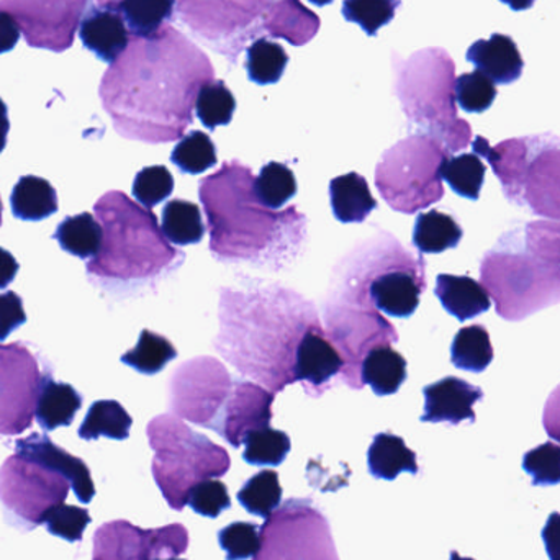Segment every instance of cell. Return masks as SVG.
<instances>
[{
  "mask_svg": "<svg viewBox=\"0 0 560 560\" xmlns=\"http://www.w3.org/2000/svg\"><path fill=\"white\" fill-rule=\"evenodd\" d=\"M238 502L252 515L268 520L282 502V487L278 472L261 470L256 474L240 490Z\"/></svg>",
  "mask_w": 560,
  "mask_h": 560,
  "instance_id": "obj_36",
  "label": "cell"
},
{
  "mask_svg": "<svg viewBox=\"0 0 560 560\" xmlns=\"http://www.w3.org/2000/svg\"><path fill=\"white\" fill-rule=\"evenodd\" d=\"M26 322L22 299L15 292L0 293V341Z\"/></svg>",
  "mask_w": 560,
  "mask_h": 560,
  "instance_id": "obj_48",
  "label": "cell"
},
{
  "mask_svg": "<svg viewBox=\"0 0 560 560\" xmlns=\"http://www.w3.org/2000/svg\"><path fill=\"white\" fill-rule=\"evenodd\" d=\"M497 84L492 79L487 78L483 72L476 69L474 72H466L456 79V102L463 110L469 114H482L489 110L495 102Z\"/></svg>",
  "mask_w": 560,
  "mask_h": 560,
  "instance_id": "obj_41",
  "label": "cell"
},
{
  "mask_svg": "<svg viewBox=\"0 0 560 560\" xmlns=\"http://www.w3.org/2000/svg\"><path fill=\"white\" fill-rule=\"evenodd\" d=\"M483 287L493 296L497 313L509 322L560 302V266L533 255L516 232L506 233L500 245L482 259Z\"/></svg>",
  "mask_w": 560,
  "mask_h": 560,
  "instance_id": "obj_3",
  "label": "cell"
},
{
  "mask_svg": "<svg viewBox=\"0 0 560 560\" xmlns=\"http://www.w3.org/2000/svg\"><path fill=\"white\" fill-rule=\"evenodd\" d=\"M463 235V229L453 217L431 210L418 215L415 222L413 245L424 255H441L447 249L456 248Z\"/></svg>",
  "mask_w": 560,
  "mask_h": 560,
  "instance_id": "obj_27",
  "label": "cell"
},
{
  "mask_svg": "<svg viewBox=\"0 0 560 560\" xmlns=\"http://www.w3.org/2000/svg\"><path fill=\"white\" fill-rule=\"evenodd\" d=\"M48 377L28 346L0 345V436H19L32 427Z\"/></svg>",
  "mask_w": 560,
  "mask_h": 560,
  "instance_id": "obj_9",
  "label": "cell"
},
{
  "mask_svg": "<svg viewBox=\"0 0 560 560\" xmlns=\"http://www.w3.org/2000/svg\"><path fill=\"white\" fill-rule=\"evenodd\" d=\"M19 262L7 249L0 248V290L9 287L16 278Z\"/></svg>",
  "mask_w": 560,
  "mask_h": 560,
  "instance_id": "obj_52",
  "label": "cell"
},
{
  "mask_svg": "<svg viewBox=\"0 0 560 560\" xmlns=\"http://www.w3.org/2000/svg\"><path fill=\"white\" fill-rule=\"evenodd\" d=\"M466 58L500 85L518 81L525 69V61L515 39L502 33H495L489 39H479L470 45Z\"/></svg>",
  "mask_w": 560,
  "mask_h": 560,
  "instance_id": "obj_16",
  "label": "cell"
},
{
  "mask_svg": "<svg viewBox=\"0 0 560 560\" xmlns=\"http://www.w3.org/2000/svg\"><path fill=\"white\" fill-rule=\"evenodd\" d=\"M15 453L35 457L58 472L65 474L79 502L91 503L94 499V480H92L91 470L85 466L84 460L72 456L68 451L52 443L46 434L33 433L28 438L16 441Z\"/></svg>",
  "mask_w": 560,
  "mask_h": 560,
  "instance_id": "obj_14",
  "label": "cell"
},
{
  "mask_svg": "<svg viewBox=\"0 0 560 560\" xmlns=\"http://www.w3.org/2000/svg\"><path fill=\"white\" fill-rule=\"evenodd\" d=\"M131 420L128 411L115 400H98L92 404L79 428V438L84 441L108 440L124 441L130 436Z\"/></svg>",
  "mask_w": 560,
  "mask_h": 560,
  "instance_id": "obj_28",
  "label": "cell"
},
{
  "mask_svg": "<svg viewBox=\"0 0 560 560\" xmlns=\"http://www.w3.org/2000/svg\"><path fill=\"white\" fill-rule=\"evenodd\" d=\"M95 2L101 7H117L121 0H95Z\"/></svg>",
  "mask_w": 560,
  "mask_h": 560,
  "instance_id": "obj_55",
  "label": "cell"
},
{
  "mask_svg": "<svg viewBox=\"0 0 560 560\" xmlns=\"http://www.w3.org/2000/svg\"><path fill=\"white\" fill-rule=\"evenodd\" d=\"M104 229L101 253L88 262L89 278L127 280L148 275L154 261V219L121 192H108L94 207Z\"/></svg>",
  "mask_w": 560,
  "mask_h": 560,
  "instance_id": "obj_5",
  "label": "cell"
},
{
  "mask_svg": "<svg viewBox=\"0 0 560 560\" xmlns=\"http://www.w3.org/2000/svg\"><path fill=\"white\" fill-rule=\"evenodd\" d=\"M89 0H0V13L15 20L32 48L62 52L71 48Z\"/></svg>",
  "mask_w": 560,
  "mask_h": 560,
  "instance_id": "obj_10",
  "label": "cell"
},
{
  "mask_svg": "<svg viewBox=\"0 0 560 560\" xmlns=\"http://www.w3.org/2000/svg\"><path fill=\"white\" fill-rule=\"evenodd\" d=\"M79 36L85 48L108 65L127 49L131 38L130 30L117 7H101L97 3L85 12L79 26Z\"/></svg>",
  "mask_w": 560,
  "mask_h": 560,
  "instance_id": "obj_15",
  "label": "cell"
},
{
  "mask_svg": "<svg viewBox=\"0 0 560 560\" xmlns=\"http://www.w3.org/2000/svg\"><path fill=\"white\" fill-rule=\"evenodd\" d=\"M177 358V349L164 336L150 329H143L137 346L121 355V362L144 375H154L163 371L171 361Z\"/></svg>",
  "mask_w": 560,
  "mask_h": 560,
  "instance_id": "obj_32",
  "label": "cell"
},
{
  "mask_svg": "<svg viewBox=\"0 0 560 560\" xmlns=\"http://www.w3.org/2000/svg\"><path fill=\"white\" fill-rule=\"evenodd\" d=\"M500 2L506 3L515 12H525L535 5L536 0H500Z\"/></svg>",
  "mask_w": 560,
  "mask_h": 560,
  "instance_id": "obj_54",
  "label": "cell"
},
{
  "mask_svg": "<svg viewBox=\"0 0 560 560\" xmlns=\"http://www.w3.org/2000/svg\"><path fill=\"white\" fill-rule=\"evenodd\" d=\"M423 285H418L407 272H388L372 282L371 296L375 306L395 318H407L417 312Z\"/></svg>",
  "mask_w": 560,
  "mask_h": 560,
  "instance_id": "obj_20",
  "label": "cell"
},
{
  "mask_svg": "<svg viewBox=\"0 0 560 560\" xmlns=\"http://www.w3.org/2000/svg\"><path fill=\"white\" fill-rule=\"evenodd\" d=\"M174 192V177L170 170L164 166L144 167L137 174L133 180V197L147 207L160 206L164 200L170 199Z\"/></svg>",
  "mask_w": 560,
  "mask_h": 560,
  "instance_id": "obj_42",
  "label": "cell"
},
{
  "mask_svg": "<svg viewBox=\"0 0 560 560\" xmlns=\"http://www.w3.org/2000/svg\"><path fill=\"white\" fill-rule=\"evenodd\" d=\"M271 5L272 0H176V12L199 42L236 65L246 46L265 33Z\"/></svg>",
  "mask_w": 560,
  "mask_h": 560,
  "instance_id": "obj_6",
  "label": "cell"
},
{
  "mask_svg": "<svg viewBox=\"0 0 560 560\" xmlns=\"http://www.w3.org/2000/svg\"><path fill=\"white\" fill-rule=\"evenodd\" d=\"M246 71L249 81L259 85L276 84L285 71L289 55L279 43L258 38L246 48Z\"/></svg>",
  "mask_w": 560,
  "mask_h": 560,
  "instance_id": "obj_34",
  "label": "cell"
},
{
  "mask_svg": "<svg viewBox=\"0 0 560 560\" xmlns=\"http://www.w3.org/2000/svg\"><path fill=\"white\" fill-rule=\"evenodd\" d=\"M401 0H345L342 15L361 26L369 36L377 35L382 26L394 20Z\"/></svg>",
  "mask_w": 560,
  "mask_h": 560,
  "instance_id": "obj_40",
  "label": "cell"
},
{
  "mask_svg": "<svg viewBox=\"0 0 560 560\" xmlns=\"http://www.w3.org/2000/svg\"><path fill=\"white\" fill-rule=\"evenodd\" d=\"M235 110V95L226 88L225 82L215 79L200 89L196 101V114L203 127L215 130L217 127L229 125Z\"/></svg>",
  "mask_w": 560,
  "mask_h": 560,
  "instance_id": "obj_37",
  "label": "cell"
},
{
  "mask_svg": "<svg viewBox=\"0 0 560 560\" xmlns=\"http://www.w3.org/2000/svg\"><path fill=\"white\" fill-rule=\"evenodd\" d=\"M342 368L341 355L315 332H306L296 349L295 378L312 385H323Z\"/></svg>",
  "mask_w": 560,
  "mask_h": 560,
  "instance_id": "obj_22",
  "label": "cell"
},
{
  "mask_svg": "<svg viewBox=\"0 0 560 560\" xmlns=\"http://www.w3.org/2000/svg\"><path fill=\"white\" fill-rule=\"evenodd\" d=\"M549 559L560 560V513H552L541 533Z\"/></svg>",
  "mask_w": 560,
  "mask_h": 560,
  "instance_id": "obj_50",
  "label": "cell"
},
{
  "mask_svg": "<svg viewBox=\"0 0 560 560\" xmlns=\"http://www.w3.org/2000/svg\"><path fill=\"white\" fill-rule=\"evenodd\" d=\"M164 236L177 246L197 245L206 235L202 212L196 203L171 200L163 209Z\"/></svg>",
  "mask_w": 560,
  "mask_h": 560,
  "instance_id": "obj_31",
  "label": "cell"
},
{
  "mask_svg": "<svg viewBox=\"0 0 560 560\" xmlns=\"http://www.w3.org/2000/svg\"><path fill=\"white\" fill-rule=\"evenodd\" d=\"M219 542L226 552V559L248 560L261 549V533L253 523H233L219 533Z\"/></svg>",
  "mask_w": 560,
  "mask_h": 560,
  "instance_id": "obj_43",
  "label": "cell"
},
{
  "mask_svg": "<svg viewBox=\"0 0 560 560\" xmlns=\"http://www.w3.org/2000/svg\"><path fill=\"white\" fill-rule=\"evenodd\" d=\"M368 466L375 479L387 482L397 479L401 472L411 476L418 474L417 454L407 447L400 436L390 433H381L374 438L368 451Z\"/></svg>",
  "mask_w": 560,
  "mask_h": 560,
  "instance_id": "obj_21",
  "label": "cell"
},
{
  "mask_svg": "<svg viewBox=\"0 0 560 560\" xmlns=\"http://www.w3.org/2000/svg\"><path fill=\"white\" fill-rule=\"evenodd\" d=\"M52 238L68 255L79 259H92L101 253L104 229L94 215L84 212L62 220Z\"/></svg>",
  "mask_w": 560,
  "mask_h": 560,
  "instance_id": "obj_26",
  "label": "cell"
},
{
  "mask_svg": "<svg viewBox=\"0 0 560 560\" xmlns=\"http://www.w3.org/2000/svg\"><path fill=\"white\" fill-rule=\"evenodd\" d=\"M332 213L341 223H361L377 209L368 180L358 173L345 174L329 183Z\"/></svg>",
  "mask_w": 560,
  "mask_h": 560,
  "instance_id": "obj_19",
  "label": "cell"
},
{
  "mask_svg": "<svg viewBox=\"0 0 560 560\" xmlns=\"http://www.w3.org/2000/svg\"><path fill=\"white\" fill-rule=\"evenodd\" d=\"M319 25V16L300 0H272L262 32L272 38H283L290 45L303 46L315 38Z\"/></svg>",
  "mask_w": 560,
  "mask_h": 560,
  "instance_id": "obj_17",
  "label": "cell"
},
{
  "mask_svg": "<svg viewBox=\"0 0 560 560\" xmlns=\"http://www.w3.org/2000/svg\"><path fill=\"white\" fill-rule=\"evenodd\" d=\"M89 523L91 515L88 510L61 503L45 516L43 525H46L52 536H58L65 541L78 542L81 541Z\"/></svg>",
  "mask_w": 560,
  "mask_h": 560,
  "instance_id": "obj_45",
  "label": "cell"
},
{
  "mask_svg": "<svg viewBox=\"0 0 560 560\" xmlns=\"http://www.w3.org/2000/svg\"><path fill=\"white\" fill-rule=\"evenodd\" d=\"M310 2L315 3V5L323 7L328 5V3H331L332 0H310Z\"/></svg>",
  "mask_w": 560,
  "mask_h": 560,
  "instance_id": "obj_57",
  "label": "cell"
},
{
  "mask_svg": "<svg viewBox=\"0 0 560 560\" xmlns=\"http://www.w3.org/2000/svg\"><path fill=\"white\" fill-rule=\"evenodd\" d=\"M525 245L533 255L560 266V222H532L525 229Z\"/></svg>",
  "mask_w": 560,
  "mask_h": 560,
  "instance_id": "obj_47",
  "label": "cell"
},
{
  "mask_svg": "<svg viewBox=\"0 0 560 560\" xmlns=\"http://www.w3.org/2000/svg\"><path fill=\"white\" fill-rule=\"evenodd\" d=\"M450 560H474V559L463 558V556H459V552L453 551V552H451Z\"/></svg>",
  "mask_w": 560,
  "mask_h": 560,
  "instance_id": "obj_56",
  "label": "cell"
},
{
  "mask_svg": "<svg viewBox=\"0 0 560 560\" xmlns=\"http://www.w3.org/2000/svg\"><path fill=\"white\" fill-rule=\"evenodd\" d=\"M451 361L460 371L480 374L493 361V346L489 331L480 325L459 329L451 346Z\"/></svg>",
  "mask_w": 560,
  "mask_h": 560,
  "instance_id": "obj_30",
  "label": "cell"
},
{
  "mask_svg": "<svg viewBox=\"0 0 560 560\" xmlns=\"http://www.w3.org/2000/svg\"><path fill=\"white\" fill-rule=\"evenodd\" d=\"M9 131V108H7L5 102L0 98V154H2V151L5 150Z\"/></svg>",
  "mask_w": 560,
  "mask_h": 560,
  "instance_id": "obj_53",
  "label": "cell"
},
{
  "mask_svg": "<svg viewBox=\"0 0 560 560\" xmlns=\"http://www.w3.org/2000/svg\"><path fill=\"white\" fill-rule=\"evenodd\" d=\"M423 423L459 424L476 421L474 405L482 400V388L457 377H446L423 388Z\"/></svg>",
  "mask_w": 560,
  "mask_h": 560,
  "instance_id": "obj_13",
  "label": "cell"
},
{
  "mask_svg": "<svg viewBox=\"0 0 560 560\" xmlns=\"http://www.w3.org/2000/svg\"><path fill=\"white\" fill-rule=\"evenodd\" d=\"M212 81L207 52L167 25L148 38L131 36L105 71L98 95L121 137L156 143L180 137L192 124L197 95Z\"/></svg>",
  "mask_w": 560,
  "mask_h": 560,
  "instance_id": "obj_1",
  "label": "cell"
},
{
  "mask_svg": "<svg viewBox=\"0 0 560 560\" xmlns=\"http://www.w3.org/2000/svg\"><path fill=\"white\" fill-rule=\"evenodd\" d=\"M12 215L25 222H39L58 212L55 187L38 176L20 177L10 196Z\"/></svg>",
  "mask_w": 560,
  "mask_h": 560,
  "instance_id": "obj_24",
  "label": "cell"
},
{
  "mask_svg": "<svg viewBox=\"0 0 560 560\" xmlns=\"http://www.w3.org/2000/svg\"><path fill=\"white\" fill-rule=\"evenodd\" d=\"M253 560H339L328 520L312 500H287L261 528Z\"/></svg>",
  "mask_w": 560,
  "mask_h": 560,
  "instance_id": "obj_8",
  "label": "cell"
},
{
  "mask_svg": "<svg viewBox=\"0 0 560 560\" xmlns=\"http://www.w3.org/2000/svg\"><path fill=\"white\" fill-rule=\"evenodd\" d=\"M71 483L48 464L15 453L0 467V503L10 525L32 532L55 506L66 502Z\"/></svg>",
  "mask_w": 560,
  "mask_h": 560,
  "instance_id": "obj_7",
  "label": "cell"
},
{
  "mask_svg": "<svg viewBox=\"0 0 560 560\" xmlns=\"http://www.w3.org/2000/svg\"><path fill=\"white\" fill-rule=\"evenodd\" d=\"M441 179L464 199L477 200L486 183V164L477 154L446 158L440 167Z\"/></svg>",
  "mask_w": 560,
  "mask_h": 560,
  "instance_id": "obj_33",
  "label": "cell"
},
{
  "mask_svg": "<svg viewBox=\"0 0 560 560\" xmlns=\"http://www.w3.org/2000/svg\"><path fill=\"white\" fill-rule=\"evenodd\" d=\"M131 36L156 35L173 19L176 0H121L117 5Z\"/></svg>",
  "mask_w": 560,
  "mask_h": 560,
  "instance_id": "obj_29",
  "label": "cell"
},
{
  "mask_svg": "<svg viewBox=\"0 0 560 560\" xmlns=\"http://www.w3.org/2000/svg\"><path fill=\"white\" fill-rule=\"evenodd\" d=\"M523 469L533 477V486H559L560 446L545 443L535 447L523 457Z\"/></svg>",
  "mask_w": 560,
  "mask_h": 560,
  "instance_id": "obj_44",
  "label": "cell"
},
{
  "mask_svg": "<svg viewBox=\"0 0 560 560\" xmlns=\"http://www.w3.org/2000/svg\"><path fill=\"white\" fill-rule=\"evenodd\" d=\"M189 548V533L183 525L141 529L118 520L101 526L94 536L92 560H156L177 558Z\"/></svg>",
  "mask_w": 560,
  "mask_h": 560,
  "instance_id": "obj_11",
  "label": "cell"
},
{
  "mask_svg": "<svg viewBox=\"0 0 560 560\" xmlns=\"http://www.w3.org/2000/svg\"><path fill=\"white\" fill-rule=\"evenodd\" d=\"M156 560H180V559L170 558V559H156Z\"/></svg>",
  "mask_w": 560,
  "mask_h": 560,
  "instance_id": "obj_59",
  "label": "cell"
},
{
  "mask_svg": "<svg viewBox=\"0 0 560 560\" xmlns=\"http://www.w3.org/2000/svg\"><path fill=\"white\" fill-rule=\"evenodd\" d=\"M407 381V361L388 346L372 349L362 362V382L378 397L394 395Z\"/></svg>",
  "mask_w": 560,
  "mask_h": 560,
  "instance_id": "obj_25",
  "label": "cell"
},
{
  "mask_svg": "<svg viewBox=\"0 0 560 560\" xmlns=\"http://www.w3.org/2000/svg\"><path fill=\"white\" fill-rule=\"evenodd\" d=\"M243 443L246 446L243 459L258 467L280 466L292 447L290 438L283 431L272 430L271 427L248 431Z\"/></svg>",
  "mask_w": 560,
  "mask_h": 560,
  "instance_id": "obj_35",
  "label": "cell"
},
{
  "mask_svg": "<svg viewBox=\"0 0 560 560\" xmlns=\"http://www.w3.org/2000/svg\"><path fill=\"white\" fill-rule=\"evenodd\" d=\"M187 505L197 515L206 516V518H217L232 506V499H230L225 483L210 479L203 480V482L197 483L190 489Z\"/></svg>",
  "mask_w": 560,
  "mask_h": 560,
  "instance_id": "obj_46",
  "label": "cell"
},
{
  "mask_svg": "<svg viewBox=\"0 0 560 560\" xmlns=\"http://www.w3.org/2000/svg\"><path fill=\"white\" fill-rule=\"evenodd\" d=\"M2 212H3V206H2V200H0V226H2Z\"/></svg>",
  "mask_w": 560,
  "mask_h": 560,
  "instance_id": "obj_58",
  "label": "cell"
},
{
  "mask_svg": "<svg viewBox=\"0 0 560 560\" xmlns=\"http://www.w3.org/2000/svg\"><path fill=\"white\" fill-rule=\"evenodd\" d=\"M171 163L190 176L206 173L217 164V148L212 138L203 131H190L174 148Z\"/></svg>",
  "mask_w": 560,
  "mask_h": 560,
  "instance_id": "obj_38",
  "label": "cell"
},
{
  "mask_svg": "<svg viewBox=\"0 0 560 560\" xmlns=\"http://www.w3.org/2000/svg\"><path fill=\"white\" fill-rule=\"evenodd\" d=\"M516 206L560 222V140L555 135L528 137Z\"/></svg>",
  "mask_w": 560,
  "mask_h": 560,
  "instance_id": "obj_12",
  "label": "cell"
},
{
  "mask_svg": "<svg viewBox=\"0 0 560 560\" xmlns=\"http://www.w3.org/2000/svg\"><path fill=\"white\" fill-rule=\"evenodd\" d=\"M542 424H545L549 438L560 443V385L549 395L548 401H546Z\"/></svg>",
  "mask_w": 560,
  "mask_h": 560,
  "instance_id": "obj_49",
  "label": "cell"
},
{
  "mask_svg": "<svg viewBox=\"0 0 560 560\" xmlns=\"http://www.w3.org/2000/svg\"><path fill=\"white\" fill-rule=\"evenodd\" d=\"M395 94L411 121L450 151L470 143L472 128L457 117L456 65L444 48H424L401 59L392 55Z\"/></svg>",
  "mask_w": 560,
  "mask_h": 560,
  "instance_id": "obj_2",
  "label": "cell"
},
{
  "mask_svg": "<svg viewBox=\"0 0 560 560\" xmlns=\"http://www.w3.org/2000/svg\"><path fill=\"white\" fill-rule=\"evenodd\" d=\"M151 447L156 451L153 477L176 512L186 509L189 492L203 480L225 476L232 466L229 454L202 434L194 433L179 421L160 417L148 427Z\"/></svg>",
  "mask_w": 560,
  "mask_h": 560,
  "instance_id": "obj_4",
  "label": "cell"
},
{
  "mask_svg": "<svg viewBox=\"0 0 560 560\" xmlns=\"http://www.w3.org/2000/svg\"><path fill=\"white\" fill-rule=\"evenodd\" d=\"M434 293L444 310L459 322L476 318L490 308V295L486 287L467 276H438Z\"/></svg>",
  "mask_w": 560,
  "mask_h": 560,
  "instance_id": "obj_18",
  "label": "cell"
},
{
  "mask_svg": "<svg viewBox=\"0 0 560 560\" xmlns=\"http://www.w3.org/2000/svg\"><path fill=\"white\" fill-rule=\"evenodd\" d=\"M255 194L268 209H280L296 194V179L282 163H269L255 180Z\"/></svg>",
  "mask_w": 560,
  "mask_h": 560,
  "instance_id": "obj_39",
  "label": "cell"
},
{
  "mask_svg": "<svg viewBox=\"0 0 560 560\" xmlns=\"http://www.w3.org/2000/svg\"><path fill=\"white\" fill-rule=\"evenodd\" d=\"M20 28L15 20L7 13H0V55L12 51L20 38Z\"/></svg>",
  "mask_w": 560,
  "mask_h": 560,
  "instance_id": "obj_51",
  "label": "cell"
},
{
  "mask_svg": "<svg viewBox=\"0 0 560 560\" xmlns=\"http://www.w3.org/2000/svg\"><path fill=\"white\" fill-rule=\"evenodd\" d=\"M82 397L72 385L46 378L39 392L35 418L45 431L59 427H69L74 421L75 413L81 410Z\"/></svg>",
  "mask_w": 560,
  "mask_h": 560,
  "instance_id": "obj_23",
  "label": "cell"
}]
</instances>
